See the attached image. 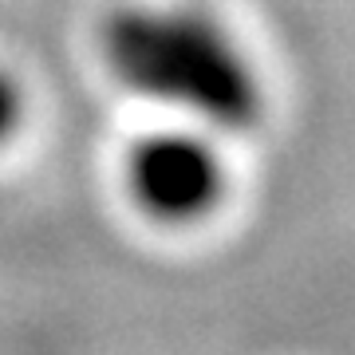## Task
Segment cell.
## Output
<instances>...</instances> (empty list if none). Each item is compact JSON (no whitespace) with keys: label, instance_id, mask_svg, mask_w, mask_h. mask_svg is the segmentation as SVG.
<instances>
[{"label":"cell","instance_id":"obj_2","mask_svg":"<svg viewBox=\"0 0 355 355\" xmlns=\"http://www.w3.org/2000/svg\"><path fill=\"white\" fill-rule=\"evenodd\" d=\"M127 182L135 202L158 221H198L217 205L225 170L205 139L162 130L130 150Z\"/></svg>","mask_w":355,"mask_h":355},{"label":"cell","instance_id":"obj_3","mask_svg":"<svg viewBox=\"0 0 355 355\" xmlns=\"http://www.w3.org/2000/svg\"><path fill=\"white\" fill-rule=\"evenodd\" d=\"M20 114H24V99H20V87L0 71V142H8L20 127Z\"/></svg>","mask_w":355,"mask_h":355},{"label":"cell","instance_id":"obj_1","mask_svg":"<svg viewBox=\"0 0 355 355\" xmlns=\"http://www.w3.org/2000/svg\"><path fill=\"white\" fill-rule=\"evenodd\" d=\"M103 60L135 95L221 130L261 119V83L237 40L193 8H127L103 28Z\"/></svg>","mask_w":355,"mask_h":355}]
</instances>
